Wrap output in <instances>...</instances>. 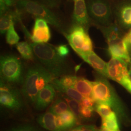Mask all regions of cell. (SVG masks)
I'll use <instances>...</instances> for the list:
<instances>
[{
    "instance_id": "7",
    "label": "cell",
    "mask_w": 131,
    "mask_h": 131,
    "mask_svg": "<svg viewBox=\"0 0 131 131\" xmlns=\"http://www.w3.org/2000/svg\"><path fill=\"white\" fill-rule=\"evenodd\" d=\"M88 12L91 20L98 26L112 24V12L108 0H86Z\"/></svg>"
},
{
    "instance_id": "8",
    "label": "cell",
    "mask_w": 131,
    "mask_h": 131,
    "mask_svg": "<svg viewBox=\"0 0 131 131\" xmlns=\"http://www.w3.org/2000/svg\"><path fill=\"white\" fill-rule=\"evenodd\" d=\"M23 94L16 86L0 82V103L10 111L17 112L24 105Z\"/></svg>"
},
{
    "instance_id": "23",
    "label": "cell",
    "mask_w": 131,
    "mask_h": 131,
    "mask_svg": "<svg viewBox=\"0 0 131 131\" xmlns=\"http://www.w3.org/2000/svg\"><path fill=\"white\" fill-rule=\"evenodd\" d=\"M63 122L66 131L75 126L78 120L74 113L71 110L66 111L60 115Z\"/></svg>"
},
{
    "instance_id": "36",
    "label": "cell",
    "mask_w": 131,
    "mask_h": 131,
    "mask_svg": "<svg viewBox=\"0 0 131 131\" xmlns=\"http://www.w3.org/2000/svg\"><path fill=\"white\" fill-rule=\"evenodd\" d=\"M6 5L9 7H12L16 6L18 0H2Z\"/></svg>"
},
{
    "instance_id": "11",
    "label": "cell",
    "mask_w": 131,
    "mask_h": 131,
    "mask_svg": "<svg viewBox=\"0 0 131 131\" xmlns=\"http://www.w3.org/2000/svg\"><path fill=\"white\" fill-rule=\"evenodd\" d=\"M74 8L72 15V25L80 26L88 30L91 24L85 0H73Z\"/></svg>"
},
{
    "instance_id": "2",
    "label": "cell",
    "mask_w": 131,
    "mask_h": 131,
    "mask_svg": "<svg viewBox=\"0 0 131 131\" xmlns=\"http://www.w3.org/2000/svg\"><path fill=\"white\" fill-rule=\"evenodd\" d=\"M54 77L38 62L30 65L26 70L21 92L28 103L34 104L38 92Z\"/></svg>"
},
{
    "instance_id": "34",
    "label": "cell",
    "mask_w": 131,
    "mask_h": 131,
    "mask_svg": "<svg viewBox=\"0 0 131 131\" xmlns=\"http://www.w3.org/2000/svg\"><path fill=\"white\" fill-rule=\"evenodd\" d=\"M10 9V7H9L5 4L2 1L0 0V14L1 15L7 12Z\"/></svg>"
},
{
    "instance_id": "12",
    "label": "cell",
    "mask_w": 131,
    "mask_h": 131,
    "mask_svg": "<svg viewBox=\"0 0 131 131\" xmlns=\"http://www.w3.org/2000/svg\"><path fill=\"white\" fill-rule=\"evenodd\" d=\"M48 24L43 19L36 18L30 42L44 43L50 40L51 34Z\"/></svg>"
},
{
    "instance_id": "20",
    "label": "cell",
    "mask_w": 131,
    "mask_h": 131,
    "mask_svg": "<svg viewBox=\"0 0 131 131\" xmlns=\"http://www.w3.org/2000/svg\"><path fill=\"white\" fill-rule=\"evenodd\" d=\"M74 89H76L84 97H92L93 83L83 77H78Z\"/></svg>"
},
{
    "instance_id": "25",
    "label": "cell",
    "mask_w": 131,
    "mask_h": 131,
    "mask_svg": "<svg viewBox=\"0 0 131 131\" xmlns=\"http://www.w3.org/2000/svg\"><path fill=\"white\" fill-rule=\"evenodd\" d=\"M61 95L63 96L62 97L63 99H64L67 102L70 110L74 113L75 116L78 120V122H79V121L81 120L82 118L80 112L81 107L80 102L74 99L70 98L65 95H63L62 94Z\"/></svg>"
},
{
    "instance_id": "3",
    "label": "cell",
    "mask_w": 131,
    "mask_h": 131,
    "mask_svg": "<svg viewBox=\"0 0 131 131\" xmlns=\"http://www.w3.org/2000/svg\"><path fill=\"white\" fill-rule=\"evenodd\" d=\"M16 8L22 13H26L36 18H41L45 20L63 35L67 32V29L64 21L52 8L45 5L32 0H18Z\"/></svg>"
},
{
    "instance_id": "4",
    "label": "cell",
    "mask_w": 131,
    "mask_h": 131,
    "mask_svg": "<svg viewBox=\"0 0 131 131\" xmlns=\"http://www.w3.org/2000/svg\"><path fill=\"white\" fill-rule=\"evenodd\" d=\"M105 78L100 75L92 82V98L96 103L107 104L117 115L123 117L125 112L122 104L115 90Z\"/></svg>"
},
{
    "instance_id": "35",
    "label": "cell",
    "mask_w": 131,
    "mask_h": 131,
    "mask_svg": "<svg viewBox=\"0 0 131 131\" xmlns=\"http://www.w3.org/2000/svg\"><path fill=\"white\" fill-rule=\"evenodd\" d=\"M81 128L82 131H99V129L91 125H81Z\"/></svg>"
},
{
    "instance_id": "37",
    "label": "cell",
    "mask_w": 131,
    "mask_h": 131,
    "mask_svg": "<svg viewBox=\"0 0 131 131\" xmlns=\"http://www.w3.org/2000/svg\"><path fill=\"white\" fill-rule=\"evenodd\" d=\"M99 131H121L119 130H111L109 129H108L106 128L105 127H102L99 130Z\"/></svg>"
},
{
    "instance_id": "17",
    "label": "cell",
    "mask_w": 131,
    "mask_h": 131,
    "mask_svg": "<svg viewBox=\"0 0 131 131\" xmlns=\"http://www.w3.org/2000/svg\"><path fill=\"white\" fill-rule=\"evenodd\" d=\"M56 115L48 111L40 115L37 121L43 128L49 131H59L57 126Z\"/></svg>"
},
{
    "instance_id": "29",
    "label": "cell",
    "mask_w": 131,
    "mask_h": 131,
    "mask_svg": "<svg viewBox=\"0 0 131 131\" xmlns=\"http://www.w3.org/2000/svg\"><path fill=\"white\" fill-rule=\"evenodd\" d=\"M48 7L53 8L58 7L61 4V0H32Z\"/></svg>"
},
{
    "instance_id": "33",
    "label": "cell",
    "mask_w": 131,
    "mask_h": 131,
    "mask_svg": "<svg viewBox=\"0 0 131 131\" xmlns=\"http://www.w3.org/2000/svg\"><path fill=\"white\" fill-rule=\"evenodd\" d=\"M56 51L57 52L59 53V55L61 56L66 57L69 55L70 50L69 49L66 45H60L56 47Z\"/></svg>"
},
{
    "instance_id": "28",
    "label": "cell",
    "mask_w": 131,
    "mask_h": 131,
    "mask_svg": "<svg viewBox=\"0 0 131 131\" xmlns=\"http://www.w3.org/2000/svg\"><path fill=\"white\" fill-rule=\"evenodd\" d=\"M95 110L102 118L107 117L113 111L112 109L109 105L104 103H96L95 106Z\"/></svg>"
},
{
    "instance_id": "5",
    "label": "cell",
    "mask_w": 131,
    "mask_h": 131,
    "mask_svg": "<svg viewBox=\"0 0 131 131\" xmlns=\"http://www.w3.org/2000/svg\"><path fill=\"white\" fill-rule=\"evenodd\" d=\"M25 71L21 60L14 54H5L1 56V81L14 85H22Z\"/></svg>"
},
{
    "instance_id": "40",
    "label": "cell",
    "mask_w": 131,
    "mask_h": 131,
    "mask_svg": "<svg viewBox=\"0 0 131 131\" xmlns=\"http://www.w3.org/2000/svg\"><path fill=\"white\" fill-rule=\"evenodd\" d=\"M128 70H129V75L131 81V64L128 65Z\"/></svg>"
},
{
    "instance_id": "32",
    "label": "cell",
    "mask_w": 131,
    "mask_h": 131,
    "mask_svg": "<svg viewBox=\"0 0 131 131\" xmlns=\"http://www.w3.org/2000/svg\"><path fill=\"white\" fill-rule=\"evenodd\" d=\"M8 131H39L34 127L30 125H23L13 127Z\"/></svg>"
},
{
    "instance_id": "1",
    "label": "cell",
    "mask_w": 131,
    "mask_h": 131,
    "mask_svg": "<svg viewBox=\"0 0 131 131\" xmlns=\"http://www.w3.org/2000/svg\"><path fill=\"white\" fill-rule=\"evenodd\" d=\"M30 43L35 60L46 69L54 78L73 74L74 68L66 57L59 54L56 48L47 43Z\"/></svg>"
},
{
    "instance_id": "19",
    "label": "cell",
    "mask_w": 131,
    "mask_h": 131,
    "mask_svg": "<svg viewBox=\"0 0 131 131\" xmlns=\"http://www.w3.org/2000/svg\"><path fill=\"white\" fill-rule=\"evenodd\" d=\"M117 17L119 23L125 29L131 28V3L122 5L117 11Z\"/></svg>"
},
{
    "instance_id": "9",
    "label": "cell",
    "mask_w": 131,
    "mask_h": 131,
    "mask_svg": "<svg viewBox=\"0 0 131 131\" xmlns=\"http://www.w3.org/2000/svg\"><path fill=\"white\" fill-rule=\"evenodd\" d=\"M107 78L119 83L131 94L128 64L121 59L112 58L107 63Z\"/></svg>"
},
{
    "instance_id": "10",
    "label": "cell",
    "mask_w": 131,
    "mask_h": 131,
    "mask_svg": "<svg viewBox=\"0 0 131 131\" xmlns=\"http://www.w3.org/2000/svg\"><path fill=\"white\" fill-rule=\"evenodd\" d=\"M108 52L112 58L121 59L128 65L131 64L130 46L128 34L122 40L108 45Z\"/></svg>"
},
{
    "instance_id": "27",
    "label": "cell",
    "mask_w": 131,
    "mask_h": 131,
    "mask_svg": "<svg viewBox=\"0 0 131 131\" xmlns=\"http://www.w3.org/2000/svg\"><path fill=\"white\" fill-rule=\"evenodd\" d=\"M78 77L73 74L64 75L59 78H55L58 83L66 87L74 88Z\"/></svg>"
},
{
    "instance_id": "24",
    "label": "cell",
    "mask_w": 131,
    "mask_h": 131,
    "mask_svg": "<svg viewBox=\"0 0 131 131\" xmlns=\"http://www.w3.org/2000/svg\"><path fill=\"white\" fill-rule=\"evenodd\" d=\"M102 127L113 130H119V125L117 121V114L114 111H112L107 117L102 118Z\"/></svg>"
},
{
    "instance_id": "22",
    "label": "cell",
    "mask_w": 131,
    "mask_h": 131,
    "mask_svg": "<svg viewBox=\"0 0 131 131\" xmlns=\"http://www.w3.org/2000/svg\"><path fill=\"white\" fill-rule=\"evenodd\" d=\"M69 110H70V108L65 99L58 97L52 103L49 111L57 116Z\"/></svg>"
},
{
    "instance_id": "30",
    "label": "cell",
    "mask_w": 131,
    "mask_h": 131,
    "mask_svg": "<svg viewBox=\"0 0 131 131\" xmlns=\"http://www.w3.org/2000/svg\"><path fill=\"white\" fill-rule=\"evenodd\" d=\"M95 110L93 107H87L82 106L81 107V114L82 118H88L91 117L93 115V113Z\"/></svg>"
},
{
    "instance_id": "13",
    "label": "cell",
    "mask_w": 131,
    "mask_h": 131,
    "mask_svg": "<svg viewBox=\"0 0 131 131\" xmlns=\"http://www.w3.org/2000/svg\"><path fill=\"white\" fill-rule=\"evenodd\" d=\"M56 95V90L51 83L49 84L38 92L34 105L38 110H45L52 104Z\"/></svg>"
},
{
    "instance_id": "39",
    "label": "cell",
    "mask_w": 131,
    "mask_h": 131,
    "mask_svg": "<svg viewBox=\"0 0 131 131\" xmlns=\"http://www.w3.org/2000/svg\"><path fill=\"white\" fill-rule=\"evenodd\" d=\"M128 37H129V42H130V51H131V30L128 33Z\"/></svg>"
},
{
    "instance_id": "21",
    "label": "cell",
    "mask_w": 131,
    "mask_h": 131,
    "mask_svg": "<svg viewBox=\"0 0 131 131\" xmlns=\"http://www.w3.org/2000/svg\"><path fill=\"white\" fill-rule=\"evenodd\" d=\"M16 45L17 51L24 60L28 61L35 60L33 48L30 42L27 41L19 42Z\"/></svg>"
},
{
    "instance_id": "31",
    "label": "cell",
    "mask_w": 131,
    "mask_h": 131,
    "mask_svg": "<svg viewBox=\"0 0 131 131\" xmlns=\"http://www.w3.org/2000/svg\"><path fill=\"white\" fill-rule=\"evenodd\" d=\"M81 105L84 107H93L95 108V106L96 104L95 101L92 97H84L82 101L80 102Z\"/></svg>"
},
{
    "instance_id": "38",
    "label": "cell",
    "mask_w": 131,
    "mask_h": 131,
    "mask_svg": "<svg viewBox=\"0 0 131 131\" xmlns=\"http://www.w3.org/2000/svg\"><path fill=\"white\" fill-rule=\"evenodd\" d=\"M70 131H82V128H81V125H80V126H78L74 127V128H73L72 129H71Z\"/></svg>"
},
{
    "instance_id": "15",
    "label": "cell",
    "mask_w": 131,
    "mask_h": 131,
    "mask_svg": "<svg viewBox=\"0 0 131 131\" xmlns=\"http://www.w3.org/2000/svg\"><path fill=\"white\" fill-rule=\"evenodd\" d=\"M22 13L16 8L10 9L5 14L1 15L0 32L1 34H5L12 24L19 23L21 21Z\"/></svg>"
},
{
    "instance_id": "18",
    "label": "cell",
    "mask_w": 131,
    "mask_h": 131,
    "mask_svg": "<svg viewBox=\"0 0 131 131\" xmlns=\"http://www.w3.org/2000/svg\"><path fill=\"white\" fill-rule=\"evenodd\" d=\"M51 84L53 85L56 91L58 92L59 93L63 95L66 96L70 98L74 99L79 102H81L84 97L75 89L72 88L66 87L60 84L57 82L55 78H54L52 80Z\"/></svg>"
},
{
    "instance_id": "16",
    "label": "cell",
    "mask_w": 131,
    "mask_h": 131,
    "mask_svg": "<svg viewBox=\"0 0 131 131\" xmlns=\"http://www.w3.org/2000/svg\"><path fill=\"white\" fill-rule=\"evenodd\" d=\"M98 27L106 38L108 45L122 40L124 37L116 24H111L107 26Z\"/></svg>"
},
{
    "instance_id": "14",
    "label": "cell",
    "mask_w": 131,
    "mask_h": 131,
    "mask_svg": "<svg viewBox=\"0 0 131 131\" xmlns=\"http://www.w3.org/2000/svg\"><path fill=\"white\" fill-rule=\"evenodd\" d=\"M100 75L107 78V63L92 51L79 55Z\"/></svg>"
},
{
    "instance_id": "6",
    "label": "cell",
    "mask_w": 131,
    "mask_h": 131,
    "mask_svg": "<svg viewBox=\"0 0 131 131\" xmlns=\"http://www.w3.org/2000/svg\"><path fill=\"white\" fill-rule=\"evenodd\" d=\"M64 36L72 49L78 55L93 51L92 40L88 31L83 27L71 25Z\"/></svg>"
},
{
    "instance_id": "26",
    "label": "cell",
    "mask_w": 131,
    "mask_h": 131,
    "mask_svg": "<svg viewBox=\"0 0 131 131\" xmlns=\"http://www.w3.org/2000/svg\"><path fill=\"white\" fill-rule=\"evenodd\" d=\"M15 24H12L6 33V41L10 45H15L18 44L19 37L15 30Z\"/></svg>"
}]
</instances>
